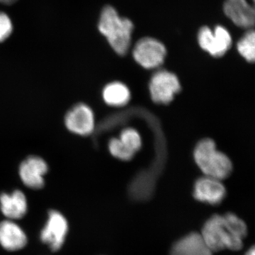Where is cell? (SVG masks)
I'll list each match as a JSON object with an SVG mask.
<instances>
[{
  "mask_svg": "<svg viewBox=\"0 0 255 255\" xmlns=\"http://www.w3.org/2000/svg\"><path fill=\"white\" fill-rule=\"evenodd\" d=\"M27 243V238L22 229L13 221L0 223V244L6 251L22 249Z\"/></svg>",
  "mask_w": 255,
  "mask_h": 255,
  "instance_id": "4fadbf2b",
  "label": "cell"
},
{
  "mask_svg": "<svg viewBox=\"0 0 255 255\" xmlns=\"http://www.w3.org/2000/svg\"><path fill=\"white\" fill-rule=\"evenodd\" d=\"M252 1H253V8H254L255 11V0H252Z\"/></svg>",
  "mask_w": 255,
  "mask_h": 255,
  "instance_id": "7402d4cb",
  "label": "cell"
},
{
  "mask_svg": "<svg viewBox=\"0 0 255 255\" xmlns=\"http://www.w3.org/2000/svg\"><path fill=\"white\" fill-rule=\"evenodd\" d=\"M240 55L250 63H255V30H248L237 43Z\"/></svg>",
  "mask_w": 255,
  "mask_h": 255,
  "instance_id": "2e32d148",
  "label": "cell"
},
{
  "mask_svg": "<svg viewBox=\"0 0 255 255\" xmlns=\"http://www.w3.org/2000/svg\"><path fill=\"white\" fill-rule=\"evenodd\" d=\"M16 1L17 0H0V2L4 4H12L16 2Z\"/></svg>",
  "mask_w": 255,
  "mask_h": 255,
  "instance_id": "44dd1931",
  "label": "cell"
},
{
  "mask_svg": "<svg viewBox=\"0 0 255 255\" xmlns=\"http://www.w3.org/2000/svg\"><path fill=\"white\" fill-rule=\"evenodd\" d=\"M109 150L114 157L122 160H130L135 153L124 145L119 137H114L109 142Z\"/></svg>",
  "mask_w": 255,
  "mask_h": 255,
  "instance_id": "e0dca14e",
  "label": "cell"
},
{
  "mask_svg": "<svg viewBox=\"0 0 255 255\" xmlns=\"http://www.w3.org/2000/svg\"><path fill=\"white\" fill-rule=\"evenodd\" d=\"M194 157L204 176L223 181L232 174V161L226 154L218 150L216 142L211 139H203L199 142L194 150Z\"/></svg>",
  "mask_w": 255,
  "mask_h": 255,
  "instance_id": "3957f363",
  "label": "cell"
},
{
  "mask_svg": "<svg viewBox=\"0 0 255 255\" xmlns=\"http://www.w3.org/2000/svg\"><path fill=\"white\" fill-rule=\"evenodd\" d=\"M170 255H213L200 233H191L172 247Z\"/></svg>",
  "mask_w": 255,
  "mask_h": 255,
  "instance_id": "7c38bea8",
  "label": "cell"
},
{
  "mask_svg": "<svg viewBox=\"0 0 255 255\" xmlns=\"http://www.w3.org/2000/svg\"><path fill=\"white\" fill-rule=\"evenodd\" d=\"M223 11L238 27L248 30L255 27V11L247 0H226Z\"/></svg>",
  "mask_w": 255,
  "mask_h": 255,
  "instance_id": "8fae6325",
  "label": "cell"
},
{
  "mask_svg": "<svg viewBox=\"0 0 255 255\" xmlns=\"http://www.w3.org/2000/svg\"><path fill=\"white\" fill-rule=\"evenodd\" d=\"M0 208L8 219H21L27 212V200L24 194L19 190L13 191L11 194L4 193L0 195Z\"/></svg>",
  "mask_w": 255,
  "mask_h": 255,
  "instance_id": "5bb4252c",
  "label": "cell"
},
{
  "mask_svg": "<svg viewBox=\"0 0 255 255\" xmlns=\"http://www.w3.org/2000/svg\"><path fill=\"white\" fill-rule=\"evenodd\" d=\"M227 194L222 180L216 178L204 177L198 179L194 189V196L196 200L210 205H219Z\"/></svg>",
  "mask_w": 255,
  "mask_h": 255,
  "instance_id": "9c48e42d",
  "label": "cell"
},
{
  "mask_svg": "<svg viewBox=\"0 0 255 255\" xmlns=\"http://www.w3.org/2000/svg\"><path fill=\"white\" fill-rule=\"evenodd\" d=\"M166 53L165 47L160 41L149 37L139 40L132 50L134 59L145 69L160 66L163 63Z\"/></svg>",
  "mask_w": 255,
  "mask_h": 255,
  "instance_id": "8992f818",
  "label": "cell"
},
{
  "mask_svg": "<svg viewBox=\"0 0 255 255\" xmlns=\"http://www.w3.org/2000/svg\"><path fill=\"white\" fill-rule=\"evenodd\" d=\"M13 31V24L7 14L0 11V43L7 39Z\"/></svg>",
  "mask_w": 255,
  "mask_h": 255,
  "instance_id": "d6986e66",
  "label": "cell"
},
{
  "mask_svg": "<svg viewBox=\"0 0 255 255\" xmlns=\"http://www.w3.org/2000/svg\"><path fill=\"white\" fill-rule=\"evenodd\" d=\"M98 28L117 54H127L133 30V24L130 19L119 16L112 6H106L101 12Z\"/></svg>",
  "mask_w": 255,
  "mask_h": 255,
  "instance_id": "7a4b0ae2",
  "label": "cell"
},
{
  "mask_svg": "<svg viewBox=\"0 0 255 255\" xmlns=\"http://www.w3.org/2000/svg\"><path fill=\"white\" fill-rule=\"evenodd\" d=\"M119 139L124 142L128 148L130 149L134 153L140 150L142 145V140L140 134L133 128L125 129L121 133Z\"/></svg>",
  "mask_w": 255,
  "mask_h": 255,
  "instance_id": "ac0fdd59",
  "label": "cell"
},
{
  "mask_svg": "<svg viewBox=\"0 0 255 255\" xmlns=\"http://www.w3.org/2000/svg\"><path fill=\"white\" fill-rule=\"evenodd\" d=\"M200 234L213 253L227 249L238 251L243 248L248 226L233 213L216 214L204 223Z\"/></svg>",
  "mask_w": 255,
  "mask_h": 255,
  "instance_id": "6da1fadb",
  "label": "cell"
},
{
  "mask_svg": "<svg viewBox=\"0 0 255 255\" xmlns=\"http://www.w3.org/2000/svg\"><path fill=\"white\" fill-rule=\"evenodd\" d=\"M68 232V221L63 215L57 211H50L46 226L41 231V239L52 251H57L63 246Z\"/></svg>",
  "mask_w": 255,
  "mask_h": 255,
  "instance_id": "52a82bcc",
  "label": "cell"
},
{
  "mask_svg": "<svg viewBox=\"0 0 255 255\" xmlns=\"http://www.w3.org/2000/svg\"><path fill=\"white\" fill-rule=\"evenodd\" d=\"M149 90L151 98L155 103L166 105L172 102L180 91V82L174 73L158 70L150 79Z\"/></svg>",
  "mask_w": 255,
  "mask_h": 255,
  "instance_id": "5b68a950",
  "label": "cell"
},
{
  "mask_svg": "<svg viewBox=\"0 0 255 255\" xmlns=\"http://www.w3.org/2000/svg\"><path fill=\"white\" fill-rule=\"evenodd\" d=\"M46 161L37 156H30L25 159L19 167V176L26 187L40 189L45 184L44 176L48 172Z\"/></svg>",
  "mask_w": 255,
  "mask_h": 255,
  "instance_id": "30bf717a",
  "label": "cell"
},
{
  "mask_svg": "<svg viewBox=\"0 0 255 255\" xmlns=\"http://www.w3.org/2000/svg\"><path fill=\"white\" fill-rule=\"evenodd\" d=\"M65 124L70 132L85 136L94 131L95 115L88 106L78 104L68 111L65 117Z\"/></svg>",
  "mask_w": 255,
  "mask_h": 255,
  "instance_id": "ba28073f",
  "label": "cell"
},
{
  "mask_svg": "<svg viewBox=\"0 0 255 255\" xmlns=\"http://www.w3.org/2000/svg\"><path fill=\"white\" fill-rule=\"evenodd\" d=\"M255 255V245L251 247V248L246 252V255Z\"/></svg>",
  "mask_w": 255,
  "mask_h": 255,
  "instance_id": "ffe728a7",
  "label": "cell"
},
{
  "mask_svg": "<svg viewBox=\"0 0 255 255\" xmlns=\"http://www.w3.org/2000/svg\"><path fill=\"white\" fill-rule=\"evenodd\" d=\"M103 99L107 105L112 107H122L128 103L130 92L127 85L119 82H112L105 87Z\"/></svg>",
  "mask_w": 255,
  "mask_h": 255,
  "instance_id": "9a60e30c",
  "label": "cell"
},
{
  "mask_svg": "<svg viewBox=\"0 0 255 255\" xmlns=\"http://www.w3.org/2000/svg\"><path fill=\"white\" fill-rule=\"evenodd\" d=\"M198 41L204 51L215 58H220L231 48L233 40L231 33L222 26H216L214 30L204 26L198 33Z\"/></svg>",
  "mask_w": 255,
  "mask_h": 255,
  "instance_id": "277c9868",
  "label": "cell"
}]
</instances>
